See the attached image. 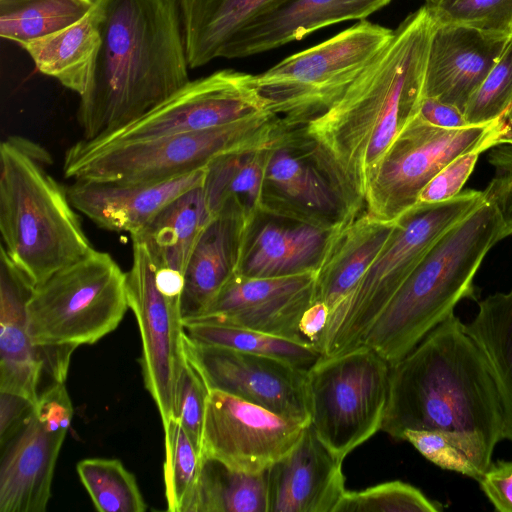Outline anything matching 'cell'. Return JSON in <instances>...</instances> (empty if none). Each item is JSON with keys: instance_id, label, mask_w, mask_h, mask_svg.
Segmentation results:
<instances>
[{"instance_id": "obj_37", "label": "cell", "mask_w": 512, "mask_h": 512, "mask_svg": "<svg viewBox=\"0 0 512 512\" xmlns=\"http://www.w3.org/2000/svg\"><path fill=\"white\" fill-rule=\"evenodd\" d=\"M164 436L167 510L185 512L198 483L202 465L201 454L174 417L164 428Z\"/></svg>"}, {"instance_id": "obj_42", "label": "cell", "mask_w": 512, "mask_h": 512, "mask_svg": "<svg viewBox=\"0 0 512 512\" xmlns=\"http://www.w3.org/2000/svg\"><path fill=\"white\" fill-rule=\"evenodd\" d=\"M492 147L491 144H483L454 158L424 186L416 204L443 202L458 195L480 154Z\"/></svg>"}, {"instance_id": "obj_2", "label": "cell", "mask_w": 512, "mask_h": 512, "mask_svg": "<svg viewBox=\"0 0 512 512\" xmlns=\"http://www.w3.org/2000/svg\"><path fill=\"white\" fill-rule=\"evenodd\" d=\"M101 44L77 121L94 140L139 119L189 82L174 0H95Z\"/></svg>"}, {"instance_id": "obj_48", "label": "cell", "mask_w": 512, "mask_h": 512, "mask_svg": "<svg viewBox=\"0 0 512 512\" xmlns=\"http://www.w3.org/2000/svg\"><path fill=\"white\" fill-rule=\"evenodd\" d=\"M489 150L488 162L495 169V176H512V143H501Z\"/></svg>"}, {"instance_id": "obj_30", "label": "cell", "mask_w": 512, "mask_h": 512, "mask_svg": "<svg viewBox=\"0 0 512 512\" xmlns=\"http://www.w3.org/2000/svg\"><path fill=\"white\" fill-rule=\"evenodd\" d=\"M464 329L487 360L501 402L503 440L512 442V288L481 300Z\"/></svg>"}, {"instance_id": "obj_23", "label": "cell", "mask_w": 512, "mask_h": 512, "mask_svg": "<svg viewBox=\"0 0 512 512\" xmlns=\"http://www.w3.org/2000/svg\"><path fill=\"white\" fill-rule=\"evenodd\" d=\"M335 230L260 210L247 225L237 274L273 278L316 272Z\"/></svg>"}, {"instance_id": "obj_5", "label": "cell", "mask_w": 512, "mask_h": 512, "mask_svg": "<svg viewBox=\"0 0 512 512\" xmlns=\"http://www.w3.org/2000/svg\"><path fill=\"white\" fill-rule=\"evenodd\" d=\"M49 159L17 136L0 146L1 248L34 287L94 250Z\"/></svg>"}, {"instance_id": "obj_25", "label": "cell", "mask_w": 512, "mask_h": 512, "mask_svg": "<svg viewBox=\"0 0 512 512\" xmlns=\"http://www.w3.org/2000/svg\"><path fill=\"white\" fill-rule=\"evenodd\" d=\"M34 286L1 248L0 392L37 403L44 363L28 332L26 304Z\"/></svg>"}, {"instance_id": "obj_28", "label": "cell", "mask_w": 512, "mask_h": 512, "mask_svg": "<svg viewBox=\"0 0 512 512\" xmlns=\"http://www.w3.org/2000/svg\"><path fill=\"white\" fill-rule=\"evenodd\" d=\"M213 215L202 184L170 201L131 239L146 247L156 269L183 274L195 243Z\"/></svg>"}, {"instance_id": "obj_46", "label": "cell", "mask_w": 512, "mask_h": 512, "mask_svg": "<svg viewBox=\"0 0 512 512\" xmlns=\"http://www.w3.org/2000/svg\"><path fill=\"white\" fill-rule=\"evenodd\" d=\"M485 201L497 208L502 221V239L512 234V176H495L483 191Z\"/></svg>"}, {"instance_id": "obj_9", "label": "cell", "mask_w": 512, "mask_h": 512, "mask_svg": "<svg viewBox=\"0 0 512 512\" xmlns=\"http://www.w3.org/2000/svg\"><path fill=\"white\" fill-rule=\"evenodd\" d=\"M393 30L360 20L256 75L268 109L285 125L304 126L334 106L387 44Z\"/></svg>"}, {"instance_id": "obj_17", "label": "cell", "mask_w": 512, "mask_h": 512, "mask_svg": "<svg viewBox=\"0 0 512 512\" xmlns=\"http://www.w3.org/2000/svg\"><path fill=\"white\" fill-rule=\"evenodd\" d=\"M185 358L209 390H219L284 417L310 423L305 370L262 355L182 338Z\"/></svg>"}, {"instance_id": "obj_50", "label": "cell", "mask_w": 512, "mask_h": 512, "mask_svg": "<svg viewBox=\"0 0 512 512\" xmlns=\"http://www.w3.org/2000/svg\"><path fill=\"white\" fill-rule=\"evenodd\" d=\"M424 1H425V4L432 5V4L437 3L439 0H424Z\"/></svg>"}, {"instance_id": "obj_3", "label": "cell", "mask_w": 512, "mask_h": 512, "mask_svg": "<svg viewBox=\"0 0 512 512\" xmlns=\"http://www.w3.org/2000/svg\"><path fill=\"white\" fill-rule=\"evenodd\" d=\"M406 429L474 435L495 449L503 414L487 360L455 313L391 366L381 430L401 440Z\"/></svg>"}, {"instance_id": "obj_40", "label": "cell", "mask_w": 512, "mask_h": 512, "mask_svg": "<svg viewBox=\"0 0 512 512\" xmlns=\"http://www.w3.org/2000/svg\"><path fill=\"white\" fill-rule=\"evenodd\" d=\"M512 104V37L487 77L469 100L464 117L468 125L499 120Z\"/></svg>"}, {"instance_id": "obj_38", "label": "cell", "mask_w": 512, "mask_h": 512, "mask_svg": "<svg viewBox=\"0 0 512 512\" xmlns=\"http://www.w3.org/2000/svg\"><path fill=\"white\" fill-rule=\"evenodd\" d=\"M440 502L415 486L395 480L360 491H346L334 512H439Z\"/></svg>"}, {"instance_id": "obj_11", "label": "cell", "mask_w": 512, "mask_h": 512, "mask_svg": "<svg viewBox=\"0 0 512 512\" xmlns=\"http://www.w3.org/2000/svg\"><path fill=\"white\" fill-rule=\"evenodd\" d=\"M500 119L487 125L444 129L417 114L399 131L367 194L365 211L389 223L398 222L417 203L424 186L450 161L483 144H500Z\"/></svg>"}, {"instance_id": "obj_21", "label": "cell", "mask_w": 512, "mask_h": 512, "mask_svg": "<svg viewBox=\"0 0 512 512\" xmlns=\"http://www.w3.org/2000/svg\"><path fill=\"white\" fill-rule=\"evenodd\" d=\"M342 462L309 424L294 448L266 471L268 512H334L347 491Z\"/></svg>"}, {"instance_id": "obj_31", "label": "cell", "mask_w": 512, "mask_h": 512, "mask_svg": "<svg viewBox=\"0 0 512 512\" xmlns=\"http://www.w3.org/2000/svg\"><path fill=\"white\" fill-rule=\"evenodd\" d=\"M271 139L222 154L206 166L203 190L213 214L230 200L240 204L251 220L260 211Z\"/></svg>"}, {"instance_id": "obj_14", "label": "cell", "mask_w": 512, "mask_h": 512, "mask_svg": "<svg viewBox=\"0 0 512 512\" xmlns=\"http://www.w3.org/2000/svg\"><path fill=\"white\" fill-rule=\"evenodd\" d=\"M73 408L63 382L40 393L7 440L0 464V512H44Z\"/></svg>"}, {"instance_id": "obj_49", "label": "cell", "mask_w": 512, "mask_h": 512, "mask_svg": "<svg viewBox=\"0 0 512 512\" xmlns=\"http://www.w3.org/2000/svg\"><path fill=\"white\" fill-rule=\"evenodd\" d=\"M500 144L512 143V104L506 113L500 118Z\"/></svg>"}, {"instance_id": "obj_8", "label": "cell", "mask_w": 512, "mask_h": 512, "mask_svg": "<svg viewBox=\"0 0 512 512\" xmlns=\"http://www.w3.org/2000/svg\"><path fill=\"white\" fill-rule=\"evenodd\" d=\"M128 308L126 273L110 254L94 249L33 288L26 304L28 332L44 363L99 341Z\"/></svg>"}, {"instance_id": "obj_43", "label": "cell", "mask_w": 512, "mask_h": 512, "mask_svg": "<svg viewBox=\"0 0 512 512\" xmlns=\"http://www.w3.org/2000/svg\"><path fill=\"white\" fill-rule=\"evenodd\" d=\"M478 483L496 511L512 512V460L492 461Z\"/></svg>"}, {"instance_id": "obj_39", "label": "cell", "mask_w": 512, "mask_h": 512, "mask_svg": "<svg viewBox=\"0 0 512 512\" xmlns=\"http://www.w3.org/2000/svg\"><path fill=\"white\" fill-rule=\"evenodd\" d=\"M428 7L437 24L467 26L494 36L512 37V0H439Z\"/></svg>"}, {"instance_id": "obj_47", "label": "cell", "mask_w": 512, "mask_h": 512, "mask_svg": "<svg viewBox=\"0 0 512 512\" xmlns=\"http://www.w3.org/2000/svg\"><path fill=\"white\" fill-rule=\"evenodd\" d=\"M329 316V308L319 301L313 302L305 310L301 317L299 328L301 334L309 343L317 345L326 328Z\"/></svg>"}, {"instance_id": "obj_35", "label": "cell", "mask_w": 512, "mask_h": 512, "mask_svg": "<svg viewBox=\"0 0 512 512\" xmlns=\"http://www.w3.org/2000/svg\"><path fill=\"white\" fill-rule=\"evenodd\" d=\"M401 440L409 442L424 458L443 470L478 481L492 462L494 449L466 433L406 429Z\"/></svg>"}, {"instance_id": "obj_19", "label": "cell", "mask_w": 512, "mask_h": 512, "mask_svg": "<svg viewBox=\"0 0 512 512\" xmlns=\"http://www.w3.org/2000/svg\"><path fill=\"white\" fill-rule=\"evenodd\" d=\"M392 0H273L224 48L221 58L254 56L341 22L365 20Z\"/></svg>"}, {"instance_id": "obj_18", "label": "cell", "mask_w": 512, "mask_h": 512, "mask_svg": "<svg viewBox=\"0 0 512 512\" xmlns=\"http://www.w3.org/2000/svg\"><path fill=\"white\" fill-rule=\"evenodd\" d=\"M315 273L273 278L234 275L208 307L183 323L203 322L247 328L309 343L299 323L313 303Z\"/></svg>"}, {"instance_id": "obj_7", "label": "cell", "mask_w": 512, "mask_h": 512, "mask_svg": "<svg viewBox=\"0 0 512 512\" xmlns=\"http://www.w3.org/2000/svg\"><path fill=\"white\" fill-rule=\"evenodd\" d=\"M281 119L270 110L201 131L94 146L84 139L65 153L66 178L150 183L206 168L216 157L267 143Z\"/></svg>"}, {"instance_id": "obj_10", "label": "cell", "mask_w": 512, "mask_h": 512, "mask_svg": "<svg viewBox=\"0 0 512 512\" xmlns=\"http://www.w3.org/2000/svg\"><path fill=\"white\" fill-rule=\"evenodd\" d=\"M391 366L375 350L360 346L322 357L306 372L310 425L340 460L382 428Z\"/></svg>"}, {"instance_id": "obj_15", "label": "cell", "mask_w": 512, "mask_h": 512, "mask_svg": "<svg viewBox=\"0 0 512 512\" xmlns=\"http://www.w3.org/2000/svg\"><path fill=\"white\" fill-rule=\"evenodd\" d=\"M132 265L126 273L129 308L141 337L144 385L159 411L163 429L174 417V393L185 361L180 300L165 296L156 284V268L146 247L132 239Z\"/></svg>"}, {"instance_id": "obj_22", "label": "cell", "mask_w": 512, "mask_h": 512, "mask_svg": "<svg viewBox=\"0 0 512 512\" xmlns=\"http://www.w3.org/2000/svg\"><path fill=\"white\" fill-rule=\"evenodd\" d=\"M205 168L169 180L132 183L75 179L66 192L72 206L102 229L142 230L170 201L204 183Z\"/></svg>"}, {"instance_id": "obj_20", "label": "cell", "mask_w": 512, "mask_h": 512, "mask_svg": "<svg viewBox=\"0 0 512 512\" xmlns=\"http://www.w3.org/2000/svg\"><path fill=\"white\" fill-rule=\"evenodd\" d=\"M511 37L467 26L437 24L428 54L424 96L464 110Z\"/></svg>"}, {"instance_id": "obj_45", "label": "cell", "mask_w": 512, "mask_h": 512, "mask_svg": "<svg viewBox=\"0 0 512 512\" xmlns=\"http://www.w3.org/2000/svg\"><path fill=\"white\" fill-rule=\"evenodd\" d=\"M32 408L33 405L27 399L15 394L0 392V439L2 447L15 433Z\"/></svg>"}, {"instance_id": "obj_4", "label": "cell", "mask_w": 512, "mask_h": 512, "mask_svg": "<svg viewBox=\"0 0 512 512\" xmlns=\"http://www.w3.org/2000/svg\"><path fill=\"white\" fill-rule=\"evenodd\" d=\"M502 227L497 208L487 201L453 225L415 267L362 345L393 366L454 313L461 300L475 299V275L502 240Z\"/></svg>"}, {"instance_id": "obj_26", "label": "cell", "mask_w": 512, "mask_h": 512, "mask_svg": "<svg viewBox=\"0 0 512 512\" xmlns=\"http://www.w3.org/2000/svg\"><path fill=\"white\" fill-rule=\"evenodd\" d=\"M397 224L380 221L364 211L336 229L315 273L313 302L324 303L331 314L383 252Z\"/></svg>"}, {"instance_id": "obj_34", "label": "cell", "mask_w": 512, "mask_h": 512, "mask_svg": "<svg viewBox=\"0 0 512 512\" xmlns=\"http://www.w3.org/2000/svg\"><path fill=\"white\" fill-rule=\"evenodd\" d=\"M94 0H0V36L17 44L31 41L81 19Z\"/></svg>"}, {"instance_id": "obj_12", "label": "cell", "mask_w": 512, "mask_h": 512, "mask_svg": "<svg viewBox=\"0 0 512 512\" xmlns=\"http://www.w3.org/2000/svg\"><path fill=\"white\" fill-rule=\"evenodd\" d=\"M260 210L327 229L355 219L304 126H288L282 120L269 146Z\"/></svg>"}, {"instance_id": "obj_41", "label": "cell", "mask_w": 512, "mask_h": 512, "mask_svg": "<svg viewBox=\"0 0 512 512\" xmlns=\"http://www.w3.org/2000/svg\"><path fill=\"white\" fill-rule=\"evenodd\" d=\"M209 394L200 374L185 358L174 393V418L201 454L203 424Z\"/></svg>"}, {"instance_id": "obj_13", "label": "cell", "mask_w": 512, "mask_h": 512, "mask_svg": "<svg viewBox=\"0 0 512 512\" xmlns=\"http://www.w3.org/2000/svg\"><path fill=\"white\" fill-rule=\"evenodd\" d=\"M268 109L256 75L221 69L189 80L182 88L139 119L102 138L85 140L94 146L138 141L215 128Z\"/></svg>"}, {"instance_id": "obj_6", "label": "cell", "mask_w": 512, "mask_h": 512, "mask_svg": "<svg viewBox=\"0 0 512 512\" xmlns=\"http://www.w3.org/2000/svg\"><path fill=\"white\" fill-rule=\"evenodd\" d=\"M484 202L483 191L469 189L443 202L416 204L406 213L383 252L330 314L316 345L322 356L362 346L376 319L430 248Z\"/></svg>"}, {"instance_id": "obj_16", "label": "cell", "mask_w": 512, "mask_h": 512, "mask_svg": "<svg viewBox=\"0 0 512 512\" xmlns=\"http://www.w3.org/2000/svg\"><path fill=\"white\" fill-rule=\"evenodd\" d=\"M308 425L232 394L209 390L201 458L249 474L262 473L294 448Z\"/></svg>"}, {"instance_id": "obj_33", "label": "cell", "mask_w": 512, "mask_h": 512, "mask_svg": "<svg viewBox=\"0 0 512 512\" xmlns=\"http://www.w3.org/2000/svg\"><path fill=\"white\" fill-rule=\"evenodd\" d=\"M193 341L276 358L307 371L323 356L311 343L298 342L264 332L203 322L183 323Z\"/></svg>"}, {"instance_id": "obj_36", "label": "cell", "mask_w": 512, "mask_h": 512, "mask_svg": "<svg viewBox=\"0 0 512 512\" xmlns=\"http://www.w3.org/2000/svg\"><path fill=\"white\" fill-rule=\"evenodd\" d=\"M81 483L100 512H143L146 503L135 476L117 459L90 458L77 466Z\"/></svg>"}, {"instance_id": "obj_44", "label": "cell", "mask_w": 512, "mask_h": 512, "mask_svg": "<svg viewBox=\"0 0 512 512\" xmlns=\"http://www.w3.org/2000/svg\"><path fill=\"white\" fill-rule=\"evenodd\" d=\"M417 117L438 128L461 129L470 126L460 109L433 97H423Z\"/></svg>"}, {"instance_id": "obj_32", "label": "cell", "mask_w": 512, "mask_h": 512, "mask_svg": "<svg viewBox=\"0 0 512 512\" xmlns=\"http://www.w3.org/2000/svg\"><path fill=\"white\" fill-rule=\"evenodd\" d=\"M266 471L249 474L202 458L198 483L185 512H268Z\"/></svg>"}, {"instance_id": "obj_29", "label": "cell", "mask_w": 512, "mask_h": 512, "mask_svg": "<svg viewBox=\"0 0 512 512\" xmlns=\"http://www.w3.org/2000/svg\"><path fill=\"white\" fill-rule=\"evenodd\" d=\"M190 69L221 58L233 36L273 0H174Z\"/></svg>"}, {"instance_id": "obj_24", "label": "cell", "mask_w": 512, "mask_h": 512, "mask_svg": "<svg viewBox=\"0 0 512 512\" xmlns=\"http://www.w3.org/2000/svg\"><path fill=\"white\" fill-rule=\"evenodd\" d=\"M251 219L236 201H227L195 243L183 273L182 321L199 316L237 274L243 240Z\"/></svg>"}, {"instance_id": "obj_1", "label": "cell", "mask_w": 512, "mask_h": 512, "mask_svg": "<svg viewBox=\"0 0 512 512\" xmlns=\"http://www.w3.org/2000/svg\"><path fill=\"white\" fill-rule=\"evenodd\" d=\"M435 26L426 4L407 15L342 98L304 125L353 218L365 211L372 179L399 131L418 112Z\"/></svg>"}, {"instance_id": "obj_27", "label": "cell", "mask_w": 512, "mask_h": 512, "mask_svg": "<svg viewBox=\"0 0 512 512\" xmlns=\"http://www.w3.org/2000/svg\"><path fill=\"white\" fill-rule=\"evenodd\" d=\"M96 1L78 21L52 34L21 42L36 69L81 96L87 87L101 44Z\"/></svg>"}]
</instances>
